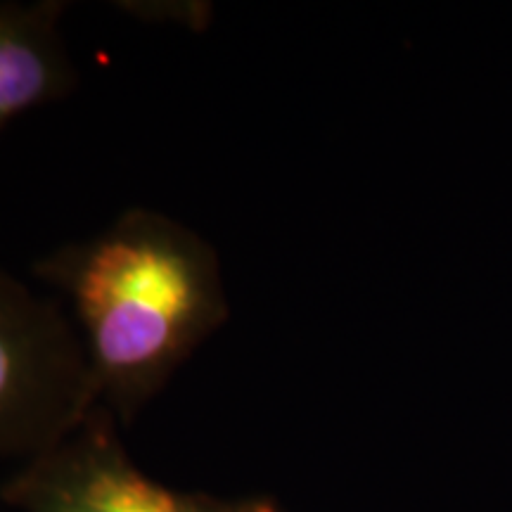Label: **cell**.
Instances as JSON below:
<instances>
[{
	"label": "cell",
	"mask_w": 512,
	"mask_h": 512,
	"mask_svg": "<svg viewBox=\"0 0 512 512\" xmlns=\"http://www.w3.org/2000/svg\"><path fill=\"white\" fill-rule=\"evenodd\" d=\"M36 496L46 512H200L133 470L107 444L62 460L55 475L38 479Z\"/></svg>",
	"instance_id": "obj_4"
},
{
	"label": "cell",
	"mask_w": 512,
	"mask_h": 512,
	"mask_svg": "<svg viewBox=\"0 0 512 512\" xmlns=\"http://www.w3.org/2000/svg\"><path fill=\"white\" fill-rule=\"evenodd\" d=\"M34 273L72 304L95 394L124 413L230 316L216 249L155 209L124 211L102 233L38 259Z\"/></svg>",
	"instance_id": "obj_1"
},
{
	"label": "cell",
	"mask_w": 512,
	"mask_h": 512,
	"mask_svg": "<svg viewBox=\"0 0 512 512\" xmlns=\"http://www.w3.org/2000/svg\"><path fill=\"white\" fill-rule=\"evenodd\" d=\"M242 512H259V510H242Z\"/></svg>",
	"instance_id": "obj_5"
},
{
	"label": "cell",
	"mask_w": 512,
	"mask_h": 512,
	"mask_svg": "<svg viewBox=\"0 0 512 512\" xmlns=\"http://www.w3.org/2000/svg\"><path fill=\"white\" fill-rule=\"evenodd\" d=\"M98 401L76 325L0 268V441H43Z\"/></svg>",
	"instance_id": "obj_2"
},
{
	"label": "cell",
	"mask_w": 512,
	"mask_h": 512,
	"mask_svg": "<svg viewBox=\"0 0 512 512\" xmlns=\"http://www.w3.org/2000/svg\"><path fill=\"white\" fill-rule=\"evenodd\" d=\"M64 10L60 0L0 5V128L74 86Z\"/></svg>",
	"instance_id": "obj_3"
}]
</instances>
